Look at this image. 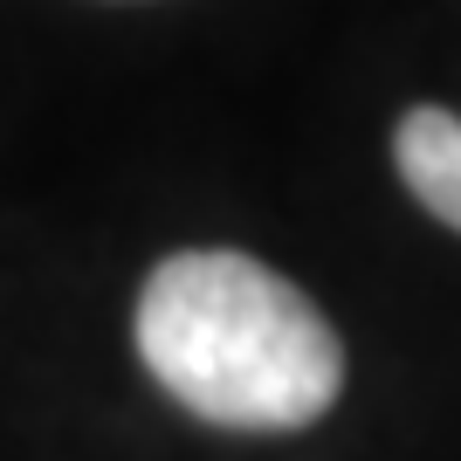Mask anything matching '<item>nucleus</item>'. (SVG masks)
I'll return each mask as SVG.
<instances>
[{"label": "nucleus", "mask_w": 461, "mask_h": 461, "mask_svg": "<svg viewBox=\"0 0 461 461\" xmlns=\"http://www.w3.org/2000/svg\"><path fill=\"white\" fill-rule=\"evenodd\" d=\"M393 166H400L406 193L461 234V117L441 104H413L393 131Z\"/></svg>", "instance_id": "2"}, {"label": "nucleus", "mask_w": 461, "mask_h": 461, "mask_svg": "<svg viewBox=\"0 0 461 461\" xmlns=\"http://www.w3.org/2000/svg\"><path fill=\"white\" fill-rule=\"evenodd\" d=\"M138 358L228 434H296L345 393V345L303 289L241 249H179L138 289Z\"/></svg>", "instance_id": "1"}]
</instances>
